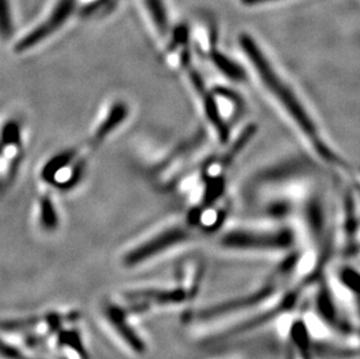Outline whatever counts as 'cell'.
<instances>
[{"mask_svg": "<svg viewBox=\"0 0 360 359\" xmlns=\"http://www.w3.org/2000/svg\"><path fill=\"white\" fill-rule=\"evenodd\" d=\"M241 46L245 55L248 56V61H251L255 74L262 81L266 90L273 96V99L279 103L282 110L288 115L297 129L301 131L303 136L307 137L314 147H316L317 152L323 158L333 159L329 149L323 145V141L319 136V130L314 124L313 119L310 118L306 108H303L302 103L297 99L295 92L285 83L279 73H276L269 60L266 58L260 47L257 46L251 37L243 35L241 37Z\"/></svg>", "mask_w": 360, "mask_h": 359, "instance_id": "cell-1", "label": "cell"}, {"mask_svg": "<svg viewBox=\"0 0 360 359\" xmlns=\"http://www.w3.org/2000/svg\"><path fill=\"white\" fill-rule=\"evenodd\" d=\"M77 10V0H58V3L49 11V13L44 15L42 21L35 25L27 34H25L18 41V44H15V51L22 53L30 51L47 40L48 37L55 34L67 24Z\"/></svg>", "mask_w": 360, "mask_h": 359, "instance_id": "cell-2", "label": "cell"}, {"mask_svg": "<svg viewBox=\"0 0 360 359\" xmlns=\"http://www.w3.org/2000/svg\"><path fill=\"white\" fill-rule=\"evenodd\" d=\"M84 168L83 149H70L49 159L41 175L44 182L58 187L60 189H68L81 179Z\"/></svg>", "mask_w": 360, "mask_h": 359, "instance_id": "cell-3", "label": "cell"}, {"mask_svg": "<svg viewBox=\"0 0 360 359\" xmlns=\"http://www.w3.org/2000/svg\"><path fill=\"white\" fill-rule=\"evenodd\" d=\"M292 237L288 232L232 231L221 239L223 248L230 250H282L288 248Z\"/></svg>", "mask_w": 360, "mask_h": 359, "instance_id": "cell-4", "label": "cell"}, {"mask_svg": "<svg viewBox=\"0 0 360 359\" xmlns=\"http://www.w3.org/2000/svg\"><path fill=\"white\" fill-rule=\"evenodd\" d=\"M191 234L187 230L182 227H172L168 230L163 231L155 237L150 238V241L143 243L140 246L133 248L132 251L126 254L125 264L127 266L141 264L143 261L153 258L161 252L167 251L175 245L188 241Z\"/></svg>", "mask_w": 360, "mask_h": 359, "instance_id": "cell-5", "label": "cell"}, {"mask_svg": "<svg viewBox=\"0 0 360 359\" xmlns=\"http://www.w3.org/2000/svg\"><path fill=\"white\" fill-rule=\"evenodd\" d=\"M129 115V108L125 103H113L111 108H108L105 115H103L98 125L96 126L95 132L92 136V143H102L103 140L106 139L108 137L116 131L122 122H125Z\"/></svg>", "mask_w": 360, "mask_h": 359, "instance_id": "cell-6", "label": "cell"}, {"mask_svg": "<svg viewBox=\"0 0 360 359\" xmlns=\"http://www.w3.org/2000/svg\"><path fill=\"white\" fill-rule=\"evenodd\" d=\"M145 8L148 12L152 24L157 28L155 31L161 35H168V17H167L166 7L163 5L162 0H143Z\"/></svg>", "mask_w": 360, "mask_h": 359, "instance_id": "cell-7", "label": "cell"}, {"mask_svg": "<svg viewBox=\"0 0 360 359\" xmlns=\"http://www.w3.org/2000/svg\"><path fill=\"white\" fill-rule=\"evenodd\" d=\"M40 220L46 229L53 230L58 225V214L49 195H44L40 201Z\"/></svg>", "mask_w": 360, "mask_h": 359, "instance_id": "cell-8", "label": "cell"}, {"mask_svg": "<svg viewBox=\"0 0 360 359\" xmlns=\"http://www.w3.org/2000/svg\"><path fill=\"white\" fill-rule=\"evenodd\" d=\"M13 27L10 0H0V33L10 31Z\"/></svg>", "mask_w": 360, "mask_h": 359, "instance_id": "cell-9", "label": "cell"}]
</instances>
